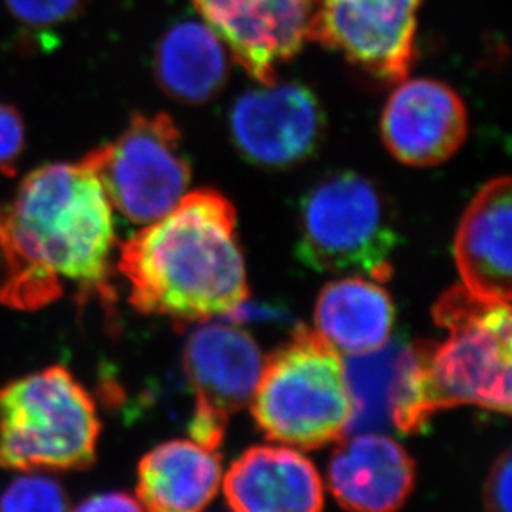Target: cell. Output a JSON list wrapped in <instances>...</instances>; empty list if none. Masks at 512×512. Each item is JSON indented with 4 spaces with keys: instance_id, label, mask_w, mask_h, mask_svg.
Masks as SVG:
<instances>
[{
    "instance_id": "cell-24",
    "label": "cell",
    "mask_w": 512,
    "mask_h": 512,
    "mask_svg": "<svg viewBox=\"0 0 512 512\" xmlns=\"http://www.w3.org/2000/svg\"><path fill=\"white\" fill-rule=\"evenodd\" d=\"M78 511H140L141 504L136 498L123 493L97 494L78 504Z\"/></svg>"
},
{
    "instance_id": "cell-17",
    "label": "cell",
    "mask_w": 512,
    "mask_h": 512,
    "mask_svg": "<svg viewBox=\"0 0 512 512\" xmlns=\"http://www.w3.org/2000/svg\"><path fill=\"white\" fill-rule=\"evenodd\" d=\"M228 55L223 40L206 22L184 20L156 45V82L176 102H211L228 82Z\"/></svg>"
},
{
    "instance_id": "cell-15",
    "label": "cell",
    "mask_w": 512,
    "mask_h": 512,
    "mask_svg": "<svg viewBox=\"0 0 512 512\" xmlns=\"http://www.w3.org/2000/svg\"><path fill=\"white\" fill-rule=\"evenodd\" d=\"M229 508L242 512L320 511L322 481L314 464L285 446H254L224 478Z\"/></svg>"
},
{
    "instance_id": "cell-21",
    "label": "cell",
    "mask_w": 512,
    "mask_h": 512,
    "mask_svg": "<svg viewBox=\"0 0 512 512\" xmlns=\"http://www.w3.org/2000/svg\"><path fill=\"white\" fill-rule=\"evenodd\" d=\"M88 0H5L10 14L29 27H54L75 19Z\"/></svg>"
},
{
    "instance_id": "cell-9",
    "label": "cell",
    "mask_w": 512,
    "mask_h": 512,
    "mask_svg": "<svg viewBox=\"0 0 512 512\" xmlns=\"http://www.w3.org/2000/svg\"><path fill=\"white\" fill-rule=\"evenodd\" d=\"M183 363L196 393L191 436L199 445L216 450L229 416L251 403L266 358L246 330L211 324L189 337Z\"/></svg>"
},
{
    "instance_id": "cell-4",
    "label": "cell",
    "mask_w": 512,
    "mask_h": 512,
    "mask_svg": "<svg viewBox=\"0 0 512 512\" xmlns=\"http://www.w3.org/2000/svg\"><path fill=\"white\" fill-rule=\"evenodd\" d=\"M251 405L269 440L300 450L340 440L353 415L340 353L317 330H295L266 360Z\"/></svg>"
},
{
    "instance_id": "cell-11",
    "label": "cell",
    "mask_w": 512,
    "mask_h": 512,
    "mask_svg": "<svg viewBox=\"0 0 512 512\" xmlns=\"http://www.w3.org/2000/svg\"><path fill=\"white\" fill-rule=\"evenodd\" d=\"M232 141L247 161L285 170L314 155L325 131L324 110L300 83H271L237 98L229 116Z\"/></svg>"
},
{
    "instance_id": "cell-7",
    "label": "cell",
    "mask_w": 512,
    "mask_h": 512,
    "mask_svg": "<svg viewBox=\"0 0 512 512\" xmlns=\"http://www.w3.org/2000/svg\"><path fill=\"white\" fill-rule=\"evenodd\" d=\"M87 158L113 209L131 223H153L188 193L191 168L178 126L166 113L133 116L115 141Z\"/></svg>"
},
{
    "instance_id": "cell-2",
    "label": "cell",
    "mask_w": 512,
    "mask_h": 512,
    "mask_svg": "<svg viewBox=\"0 0 512 512\" xmlns=\"http://www.w3.org/2000/svg\"><path fill=\"white\" fill-rule=\"evenodd\" d=\"M141 314L204 322L249 297L236 209L214 189L186 193L170 213L120 247L118 266Z\"/></svg>"
},
{
    "instance_id": "cell-12",
    "label": "cell",
    "mask_w": 512,
    "mask_h": 512,
    "mask_svg": "<svg viewBox=\"0 0 512 512\" xmlns=\"http://www.w3.org/2000/svg\"><path fill=\"white\" fill-rule=\"evenodd\" d=\"M463 98L435 78H405L383 107L380 133L400 163L415 168L450 160L468 138Z\"/></svg>"
},
{
    "instance_id": "cell-22",
    "label": "cell",
    "mask_w": 512,
    "mask_h": 512,
    "mask_svg": "<svg viewBox=\"0 0 512 512\" xmlns=\"http://www.w3.org/2000/svg\"><path fill=\"white\" fill-rule=\"evenodd\" d=\"M25 146V125L20 113L0 102V174L14 176Z\"/></svg>"
},
{
    "instance_id": "cell-10",
    "label": "cell",
    "mask_w": 512,
    "mask_h": 512,
    "mask_svg": "<svg viewBox=\"0 0 512 512\" xmlns=\"http://www.w3.org/2000/svg\"><path fill=\"white\" fill-rule=\"evenodd\" d=\"M231 57L259 85L312 42L322 0H191Z\"/></svg>"
},
{
    "instance_id": "cell-8",
    "label": "cell",
    "mask_w": 512,
    "mask_h": 512,
    "mask_svg": "<svg viewBox=\"0 0 512 512\" xmlns=\"http://www.w3.org/2000/svg\"><path fill=\"white\" fill-rule=\"evenodd\" d=\"M423 0H322L312 42L339 52L380 83L397 85L415 65Z\"/></svg>"
},
{
    "instance_id": "cell-1",
    "label": "cell",
    "mask_w": 512,
    "mask_h": 512,
    "mask_svg": "<svg viewBox=\"0 0 512 512\" xmlns=\"http://www.w3.org/2000/svg\"><path fill=\"white\" fill-rule=\"evenodd\" d=\"M113 211L87 156L27 174L14 198L0 203V302L30 312L68 290L110 297Z\"/></svg>"
},
{
    "instance_id": "cell-14",
    "label": "cell",
    "mask_w": 512,
    "mask_h": 512,
    "mask_svg": "<svg viewBox=\"0 0 512 512\" xmlns=\"http://www.w3.org/2000/svg\"><path fill=\"white\" fill-rule=\"evenodd\" d=\"M511 179L486 184L466 209L455 254L463 285L484 299L511 304Z\"/></svg>"
},
{
    "instance_id": "cell-5",
    "label": "cell",
    "mask_w": 512,
    "mask_h": 512,
    "mask_svg": "<svg viewBox=\"0 0 512 512\" xmlns=\"http://www.w3.org/2000/svg\"><path fill=\"white\" fill-rule=\"evenodd\" d=\"M100 418L92 395L65 367L0 387V466L15 471L87 469L97 456Z\"/></svg>"
},
{
    "instance_id": "cell-16",
    "label": "cell",
    "mask_w": 512,
    "mask_h": 512,
    "mask_svg": "<svg viewBox=\"0 0 512 512\" xmlns=\"http://www.w3.org/2000/svg\"><path fill=\"white\" fill-rule=\"evenodd\" d=\"M136 499L158 512L206 508L223 481L221 456L196 441L174 440L156 446L138 464Z\"/></svg>"
},
{
    "instance_id": "cell-6",
    "label": "cell",
    "mask_w": 512,
    "mask_h": 512,
    "mask_svg": "<svg viewBox=\"0 0 512 512\" xmlns=\"http://www.w3.org/2000/svg\"><path fill=\"white\" fill-rule=\"evenodd\" d=\"M300 261L320 272L392 276L398 232L392 211L368 179L339 173L310 189L299 218Z\"/></svg>"
},
{
    "instance_id": "cell-3",
    "label": "cell",
    "mask_w": 512,
    "mask_h": 512,
    "mask_svg": "<svg viewBox=\"0 0 512 512\" xmlns=\"http://www.w3.org/2000/svg\"><path fill=\"white\" fill-rule=\"evenodd\" d=\"M445 342L403 347L393 390L392 423L416 433L438 411L474 405L511 411V304L455 285L433 307Z\"/></svg>"
},
{
    "instance_id": "cell-20",
    "label": "cell",
    "mask_w": 512,
    "mask_h": 512,
    "mask_svg": "<svg viewBox=\"0 0 512 512\" xmlns=\"http://www.w3.org/2000/svg\"><path fill=\"white\" fill-rule=\"evenodd\" d=\"M68 498L55 479L25 474L0 494V511H65Z\"/></svg>"
},
{
    "instance_id": "cell-13",
    "label": "cell",
    "mask_w": 512,
    "mask_h": 512,
    "mask_svg": "<svg viewBox=\"0 0 512 512\" xmlns=\"http://www.w3.org/2000/svg\"><path fill=\"white\" fill-rule=\"evenodd\" d=\"M415 488V463L390 436L373 431L343 441L329 464V489L345 509L395 511Z\"/></svg>"
},
{
    "instance_id": "cell-19",
    "label": "cell",
    "mask_w": 512,
    "mask_h": 512,
    "mask_svg": "<svg viewBox=\"0 0 512 512\" xmlns=\"http://www.w3.org/2000/svg\"><path fill=\"white\" fill-rule=\"evenodd\" d=\"M401 348L387 343L375 352L352 355L353 358L343 362L353 403L347 433H365L392 425L393 388Z\"/></svg>"
},
{
    "instance_id": "cell-23",
    "label": "cell",
    "mask_w": 512,
    "mask_h": 512,
    "mask_svg": "<svg viewBox=\"0 0 512 512\" xmlns=\"http://www.w3.org/2000/svg\"><path fill=\"white\" fill-rule=\"evenodd\" d=\"M511 451H504L491 468L486 488H484V503L491 511H511Z\"/></svg>"
},
{
    "instance_id": "cell-18",
    "label": "cell",
    "mask_w": 512,
    "mask_h": 512,
    "mask_svg": "<svg viewBox=\"0 0 512 512\" xmlns=\"http://www.w3.org/2000/svg\"><path fill=\"white\" fill-rule=\"evenodd\" d=\"M395 324L392 297L363 277L330 282L315 305L317 332L347 355H367L387 345Z\"/></svg>"
}]
</instances>
